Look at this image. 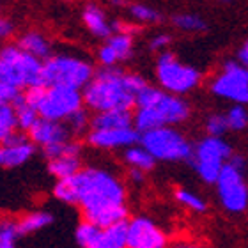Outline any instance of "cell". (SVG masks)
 Wrapping results in <instances>:
<instances>
[{"instance_id":"1","label":"cell","mask_w":248,"mask_h":248,"mask_svg":"<svg viewBox=\"0 0 248 248\" xmlns=\"http://www.w3.org/2000/svg\"><path fill=\"white\" fill-rule=\"evenodd\" d=\"M77 206L85 220L108 227L128 220L126 188L114 172L101 167H82L73 176Z\"/></svg>"},{"instance_id":"2","label":"cell","mask_w":248,"mask_h":248,"mask_svg":"<svg viewBox=\"0 0 248 248\" xmlns=\"http://www.w3.org/2000/svg\"><path fill=\"white\" fill-rule=\"evenodd\" d=\"M147 85L142 75L126 73L115 66H103L82 89L83 105L93 112L133 110L137 94Z\"/></svg>"},{"instance_id":"3","label":"cell","mask_w":248,"mask_h":248,"mask_svg":"<svg viewBox=\"0 0 248 248\" xmlns=\"http://www.w3.org/2000/svg\"><path fill=\"white\" fill-rule=\"evenodd\" d=\"M190 117V105L183 96L172 94L165 89L145 85L135 101L133 126L144 133L160 126H177Z\"/></svg>"},{"instance_id":"4","label":"cell","mask_w":248,"mask_h":248,"mask_svg":"<svg viewBox=\"0 0 248 248\" xmlns=\"http://www.w3.org/2000/svg\"><path fill=\"white\" fill-rule=\"evenodd\" d=\"M0 80L25 91L43 83V61L34 57L18 45L0 48Z\"/></svg>"},{"instance_id":"5","label":"cell","mask_w":248,"mask_h":248,"mask_svg":"<svg viewBox=\"0 0 248 248\" xmlns=\"http://www.w3.org/2000/svg\"><path fill=\"white\" fill-rule=\"evenodd\" d=\"M140 144L158 161H190L193 145L176 126H160L140 133Z\"/></svg>"},{"instance_id":"6","label":"cell","mask_w":248,"mask_h":248,"mask_svg":"<svg viewBox=\"0 0 248 248\" xmlns=\"http://www.w3.org/2000/svg\"><path fill=\"white\" fill-rule=\"evenodd\" d=\"M94 67L89 61L77 55H50L43 61V83L45 85H69L83 89L94 77Z\"/></svg>"},{"instance_id":"7","label":"cell","mask_w":248,"mask_h":248,"mask_svg":"<svg viewBox=\"0 0 248 248\" xmlns=\"http://www.w3.org/2000/svg\"><path fill=\"white\" fill-rule=\"evenodd\" d=\"M232 153L234 151L231 144L227 140H223V137L207 135L202 140H199L197 145H193V155L190 161L202 181L215 185Z\"/></svg>"},{"instance_id":"8","label":"cell","mask_w":248,"mask_h":248,"mask_svg":"<svg viewBox=\"0 0 248 248\" xmlns=\"http://www.w3.org/2000/svg\"><path fill=\"white\" fill-rule=\"evenodd\" d=\"M156 80L161 89H165L172 94L185 96L199 87L202 73L197 67L183 64L176 57V53L163 50L160 52L158 61H156Z\"/></svg>"},{"instance_id":"9","label":"cell","mask_w":248,"mask_h":248,"mask_svg":"<svg viewBox=\"0 0 248 248\" xmlns=\"http://www.w3.org/2000/svg\"><path fill=\"white\" fill-rule=\"evenodd\" d=\"M82 107H85L82 89L69 85H45L41 101L37 103V112L46 119L66 121Z\"/></svg>"},{"instance_id":"10","label":"cell","mask_w":248,"mask_h":248,"mask_svg":"<svg viewBox=\"0 0 248 248\" xmlns=\"http://www.w3.org/2000/svg\"><path fill=\"white\" fill-rule=\"evenodd\" d=\"M243 172L245 170L227 161L215 183L220 204L225 211L232 215H239L248 209V185L245 181Z\"/></svg>"},{"instance_id":"11","label":"cell","mask_w":248,"mask_h":248,"mask_svg":"<svg viewBox=\"0 0 248 248\" xmlns=\"http://www.w3.org/2000/svg\"><path fill=\"white\" fill-rule=\"evenodd\" d=\"M209 89L215 96L232 103H248V67L239 61H227L213 78Z\"/></svg>"},{"instance_id":"12","label":"cell","mask_w":248,"mask_h":248,"mask_svg":"<svg viewBox=\"0 0 248 248\" xmlns=\"http://www.w3.org/2000/svg\"><path fill=\"white\" fill-rule=\"evenodd\" d=\"M37 145L31 140V137L16 129L0 144V167L2 169H18L25 165L36 155Z\"/></svg>"},{"instance_id":"13","label":"cell","mask_w":248,"mask_h":248,"mask_svg":"<svg viewBox=\"0 0 248 248\" xmlns=\"http://www.w3.org/2000/svg\"><path fill=\"white\" fill-rule=\"evenodd\" d=\"M85 140L94 149H126L129 145L140 144V131L135 126L114 129H89Z\"/></svg>"},{"instance_id":"14","label":"cell","mask_w":248,"mask_h":248,"mask_svg":"<svg viewBox=\"0 0 248 248\" xmlns=\"http://www.w3.org/2000/svg\"><path fill=\"white\" fill-rule=\"evenodd\" d=\"M167 234L153 220L137 217L128 220V248H163Z\"/></svg>"},{"instance_id":"15","label":"cell","mask_w":248,"mask_h":248,"mask_svg":"<svg viewBox=\"0 0 248 248\" xmlns=\"http://www.w3.org/2000/svg\"><path fill=\"white\" fill-rule=\"evenodd\" d=\"M27 135L41 149L46 147V145L64 142V140L73 137L69 128H67L66 121H53V119H46V117H39L36 121V124L27 131Z\"/></svg>"},{"instance_id":"16","label":"cell","mask_w":248,"mask_h":248,"mask_svg":"<svg viewBox=\"0 0 248 248\" xmlns=\"http://www.w3.org/2000/svg\"><path fill=\"white\" fill-rule=\"evenodd\" d=\"M129 126H133L131 110H105V112H94L91 117V129H114L129 128Z\"/></svg>"},{"instance_id":"17","label":"cell","mask_w":248,"mask_h":248,"mask_svg":"<svg viewBox=\"0 0 248 248\" xmlns=\"http://www.w3.org/2000/svg\"><path fill=\"white\" fill-rule=\"evenodd\" d=\"M82 20H83V23H85V27L89 29V32L96 37L107 39V37H110L112 32H114L112 23H108L105 13L99 9L98 5H94V4L85 5V9H83V13H82Z\"/></svg>"},{"instance_id":"18","label":"cell","mask_w":248,"mask_h":248,"mask_svg":"<svg viewBox=\"0 0 248 248\" xmlns=\"http://www.w3.org/2000/svg\"><path fill=\"white\" fill-rule=\"evenodd\" d=\"M16 45H18L21 50H25L27 53H31V55L41 59V61H45V59H48L52 55V45H50V41L43 36L41 32H37V31L23 32V34L18 37Z\"/></svg>"},{"instance_id":"19","label":"cell","mask_w":248,"mask_h":248,"mask_svg":"<svg viewBox=\"0 0 248 248\" xmlns=\"http://www.w3.org/2000/svg\"><path fill=\"white\" fill-rule=\"evenodd\" d=\"M123 158H124V161H126V165L128 167L140 169V170H144V172L153 170V169L156 167V161H158L142 144L140 145L135 144V145L126 147V149H124Z\"/></svg>"},{"instance_id":"20","label":"cell","mask_w":248,"mask_h":248,"mask_svg":"<svg viewBox=\"0 0 248 248\" xmlns=\"http://www.w3.org/2000/svg\"><path fill=\"white\" fill-rule=\"evenodd\" d=\"M101 232H103V227H99L98 223H94V222H91V220H85V218H83L82 222L77 225L75 241H77L78 247H82V248H99Z\"/></svg>"},{"instance_id":"21","label":"cell","mask_w":248,"mask_h":248,"mask_svg":"<svg viewBox=\"0 0 248 248\" xmlns=\"http://www.w3.org/2000/svg\"><path fill=\"white\" fill-rule=\"evenodd\" d=\"M128 247V220L103 227L99 248H126Z\"/></svg>"},{"instance_id":"22","label":"cell","mask_w":248,"mask_h":248,"mask_svg":"<svg viewBox=\"0 0 248 248\" xmlns=\"http://www.w3.org/2000/svg\"><path fill=\"white\" fill-rule=\"evenodd\" d=\"M46 167L50 176H53L55 179H64V177L75 176L82 169V160L80 156H61V158L48 160Z\"/></svg>"},{"instance_id":"23","label":"cell","mask_w":248,"mask_h":248,"mask_svg":"<svg viewBox=\"0 0 248 248\" xmlns=\"http://www.w3.org/2000/svg\"><path fill=\"white\" fill-rule=\"evenodd\" d=\"M53 217L52 213L48 211H32L27 213L18 220V229H20L21 236H29V234H34L37 231H43L46 229L48 225H52Z\"/></svg>"},{"instance_id":"24","label":"cell","mask_w":248,"mask_h":248,"mask_svg":"<svg viewBox=\"0 0 248 248\" xmlns=\"http://www.w3.org/2000/svg\"><path fill=\"white\" fill-rule=\"evenodd\" d=\"M13 107H15L16 121H18V129H20V131H29V129L36 124V121L41 117L39 112L25 99V94L23 93L15 99Z\"/></svg>"},{"instance_id":"25","label":"cell","mask_w":248,"mask_h":248,"mask_svg":"<svg viewBox=\"0 0 248 248\" xmlns=\"http://www.w3.org/2000/svg\"><path fill=\"white\" fill-rule=\"evenodd\" d=\"M107 45L114 50L117 61H128L133 55V36L124 34V32H115L110 37H107Z\"/></svg>"},{"instance_id":"26","label":"cell","mask_w":248,"mask_h":248,"mask_svg":"<svg viewBox=\"0 0 248 248\" xmlns=\"http://www.w3.org/2000/svg\"><path fill=\"white\" fill-rule=\"evenodd\" d=\"M43 155L46 160H53V158H61V156H82V144L75 140V137L59 142V144H52L43 147Z\"/></svg>"},{"instance_id":"27","label":"cell","mask_w":248,"mask_h":248,"mask_svg":"<svg viewBox=\"0 0 248 248\" xmlns=\"http://www.w3.org/2000/svg\"><path fill=\"white\" fill-rule=\"evenodd\" d=\"M21 238L18 220L11 217H0V248H13Z\"/></svg>"},{"instance_id":"28","label":"cell","mask_w":248,"mask_h":248,"mask_svg":"<svg viewBox=\"0 0 248 248\" xmlns=\"http://www.w3.org/2000/svg\"><path fill=\"white\" fill-rule=\"evenodd\" d=\"M18 129L15 107L11 103H0V144L4 142L11 133Z\"/></svg>"},{"instance_id":"29","label":"cell","mask_w":248,"mask_h":248,"mask_svg":"<svg viewBox=\"0 0 248 248\" xmlns=\"http://www.w3.org/2000/svg\"><path fill=\"white\" fill-rule=\"evenodd\" d=\"M87 107H82L80 110L73 112L66 119V124L73 137H80V135H87L91 129V115L87 112Z\"/></svg>"},{"instance_id":"30","label":"cell","mask_w":248,"mask_h":248,"mask_svg":"<svg viewBox=\"0 0 248 248\" xmlns=\"http://www.w3.org/2000/svg\"><path fill=\"white\" fill-rule=\"evenodd\" d=\"M174 197H176V201L179 202L183 207H186V209H190V211H193V213H206V209H207L206 201H204L202 197L197 195V193H193V191L185 190V188H177V190L174 191Z\"/></svg>"},{"instance_id":"31","label":"cell","mask_w":248,"mask_h":248,"mask_svg":"<svg viewBox=\"0 0 248 248\" xmlns=\"http://www.w3.org/2000/svg\"><path fill=\"white\" fill-rule=\"evenodd\" d=\"M53 197L57 201L69 204V206H77V188H75V181L71 177H64V179H57L55 186H53Z\"/></svg>"},{"instance_id":"32","label":"cell","mask_w":248,"mask_h":248,"mask_svg":"<svg viewBox=\"0 0 248 248\" xmlns=\"http://www.w3.org/2000/svg\"><path fill=\"white\" fill-rule=\"evenodd\" d=\"M174 27H177L183 32H202L206 31L207 23L202 20L199 15H191V13H181L172 18Z\"/></svg>"},{"instance_id":"33","label":"cell","mask_w":248,"mask_h":248,"mask_svg":"<svg viewBox=\"0 0 248 248\" xmlns=\"http://www.w3.org/2000/svg\"><path fill=\"white\" fill-rule=\"evenodd\" d=\"M225 115H227L229 129L243 131V129L248 128V110L245 108L243 103H236L234 107H231Z\"/></svg>"},{"instance_id":"34","label":"cell","mask_w":248,"mask_h":248,"mask_svg":"<svg viewBox=\"0 0 248 248\" xmlns=\"http://www.w3.org/2000/svg\"><path fill=\"white\" fill-rule=\"evenodd\" d=\"M129 15L139 23H158V21H161L160 13L145 4H131L129 5Z\"/></svg>"},{"instance_id":"35","label":"cell","mask_w":248,"mask_h":248,"mask_svg":"<svg viewBox=\"0 0 248 248\" xmlns=\"http://www.w3.org/2000/svg\"><path fill=\"white\" fill-rule=\"evenodd\" d=\"M206 131L207 135L215 137H223L229 131V123L225 114H211L206 119Z\"/></svg>"},{"instance_id":"36","label":"cell","mask_w":248,"mask_h":248,"mask_svg":"<svg viewBox=\"0 0 248 248\" xmlns=\"http://www.w3.org/2000/svg\"><path fill=\"white\" fill-rule=\"evenodd\" d=\"M23 93L21 89L11 85V83L0 80V103H15V99Z\"/></svg>"},{"instance_id":"37","label":"cell","mask_w":248,"mask_h":248,"mask_svg":"<svg viewBox=\"0 0 248 248\" xmlns=\"http://www.w3.org/2000/svg\"><path fill=\"white\" fill-rule=\"evenodd\" d=\"M172 43V36L170 34H165V32H161V34H156L149 43V48L153 52H163L167 50V46H170Z\"/></svg>"},{"instance_id":"38","label":"cell","mask_w":248,"mask_h":248,"mask_svg":"<svg viewBox=\"0 0 248 248\" xmlns=\"http://www.w3.org/2000/svg\"><path fill=\"white\" fill-rule=\"evenodd\" d=\"M98 61H99V64L101 66H115L117 64V57H115V53H114V50L105 43L103 46L99 48L98 50Z\"/></svg>"},{"instance_id":"39","label":"cell","mask_w":248,"mask_h":248,"mask_svg":"<svg viewBox=\"0 0 248 248\" xmlns=\"http://www.w3.org/2000/svg\"><path fill=\"white\" fill-rule=\"evenodd\" d=\"M112 29H114V32H124V34H137V31H139V27L133 25V23H126V21H114L112 23Z\"/></svg>"},{"instance_id":"40","label":"cell","mask_w":248,"mask_h":248,"mask_svg":"<svg viewBox=\"0 0 248 248\" xmlns=\"http://www.w3.org/2000/svg\"><path fill=\"white\" fill-rule=\"evenodd\" d=\"M13 32H15V25L7 18L0 16V41H4L9 36H13Z\"/></svg>"},{"instance_id":"41","label":"cell","mask_w":248,"mask_h":248,"mask_svg":"<svg viewBox=\"0 0 248 248\" xmlns=\"http://www.w3.org/2000/svg\"><path fill=\"white\" fill-rule=\"evenodd\" d=\"M128 177L135 183V185H140V183H144L145 172H144V170H140V169H133V167H129Z\"/></svg>"},{"instance_id":"42","label":"cell","mask_w":248,"mask_h":248,"mask_svg":"<svg viewBox=\"0 0 248 248\" xmlns=\"http://www.w3.org/2000/svg\"><path fill=\"white\" fill-rule=\"evenodd\" d=\"M238 61L243 64V66L248 67V41H245L241 45V48L238 50Z\"/></svg>"},{"instance_id":"43","label":"cell","mask_w":248,"mask_h":248,"mask_svg":"<svg viewBox=\"0 0 248 248\" xmlns=\"http://www.w3.org/2000/svg\"><path fill=\"white\" fill-rule=\"evenodd\" d=\"M114 5H117V7H123V5H126V0H110Z\"/></svg>"},{"instance_id":"44","label":"cell","mask_w":248,"mask_h":248,"mask_svg":"<svg viewBox=\"0 0 248 248\" xmlns=\"http://www.w3.org/2000/svg\"><path fill=\"white\" fill-rule=\"evenodd\" d=\"M223 2H229V0H223Z\"/></svg>"}]
</instances>
